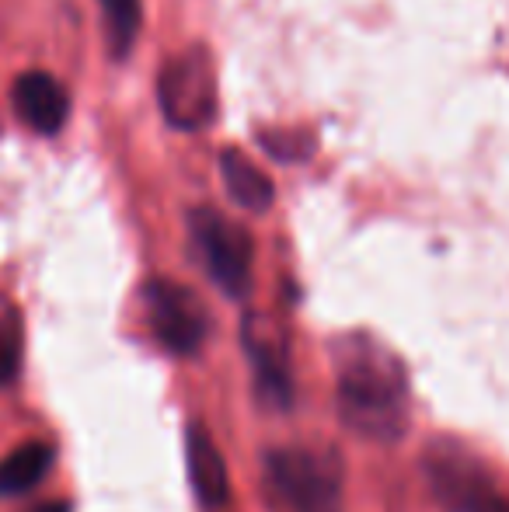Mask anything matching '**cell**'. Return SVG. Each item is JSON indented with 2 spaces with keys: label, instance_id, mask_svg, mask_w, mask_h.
<instances>
[{
  "label": "cell",
  "instance_id": "14",
  "mask_svg": "<svg viewBox=\"0 0 509 512\" xmlns=\"http://www.w3.org/2000/svg\"><path fill=\"white\" fill-rule=\"evenodd\" d=\"M32 512H70L67 502H42V506H35Z\"/></svg>",
  "mask_w": 509,
  "mask_h": 512
},
{
  "label": "cell",
  "instance_id": "9",
  "mask_svg": "<svg viewBox=\"0 0 509 512\" xmlns=\"http://www.w3.org/2000/svg\"><path fill=\"white\" fill-rule=\"evenodd\" d=\"M217 168H220V175H224L227 196H231L238 206H245L248 213H265V209L272 206V199H276L272 182L255 168L252 161H248L245 154H241L238 147L220 150Z\"/></svg>",
  "mask_w": 509,
  "mask_h": 512
},
{
  "label": "cell",
  "instance_id": "4",
  "mask_svg": "<svg viewBox=\"0 0 509 512\" xmlns=\"http://www.w3.org/2000/svg\"><path fill=\"white\" fill-rule=\"evenodd\" d=\"M426 478L447 512H509V499L489 478L482 460L454 443H436L426 453Z\"/></svg>",
  "mask_w": 509,
  "mask_h": 512
},
{
  "label": "cell",
  "instance_id": "13",
  "mask_svg": "<svg viewBox=\"0 0 509 512\" xmlns=\"http://www.w3.org/2000/svg\"><path fill=\"white\" fill-rule=\"evenodd\" d=\"M18 366H21V328H18V317L7 314L0 317V387L18 377Z\"/></svg>",
  "mask_w": 509,
  "mask_h": 512
},
{
  "label": "cell",
  "instance_id": "2",
  "mask_svg": "<svg viewBox=\"0 0 509 512\" xmlns=\"http://www.w3.org/2000/svg\"><path fill=\"white\" fill-rule=\"evenodd\" d=\"M265 478L290 512H342V467L335 453L279 446L265 453Z\"/></svg>",
  "mask_w": 509,
  "mask_h": 512
},
{
  "label": "cell",
  "instance_id": "11",
  "mask_svg": "<svg viewBox=\"0 0 509 512\" xmlns=\"http://www.w3.org/2000/svg\"><path fill=\"white\" fill-rule=\"evenodd\" d=\"M245 349L255 363V377H258V391L272 401L276 408L290 405V373H286L283 352L276 349L272 342H262L252 328H245Z\"/></svg>",
  "mask_w": 509,
  "mask_h": 512
},
{
  "label": "cell",
  "instance_id": "5",
  "mask_svg": "<svg viewBox=\"0 0 509 512\" xmlns=\"http://www.w3.org/2000/svg\"><path fill=\"white\" fill-rule=\"evenodd\" d=\"M189 227L213 283L231 300H245L252 290V237L248 230L217 209H192Z\"/></svg>",
  "mask_w": 509,
  "mask_h": 512
},
{
  "label": "cell",
  "instance_id": "12",
  "mask_svg": "<svg viewBox=\"0 0 509 512\" xmlns=\"http://www.w3.org/2000/svg\"><path fill=\"white\" fill-rule=\"evenodd\" d=\"M105 21V42L116 60H126L140 39L143 25V0H98Z\"/></svg>",
  "mask_w": 509,
  "mask_h": 512
},
{
  "label": "cell",
  "instance_id": "7",
  "mask_svg": "<svg viewBox=\"0 0 509 512\" xmlns=\"http://www.w3.org/2000/svg\"><path fill=\"white\" fill-rule=\"evenodd\" d=\"M11 105H14V115L39 136H56L70 115L67 91H63V84L56 81L53 74H46V70H28V74H21L11 88Z\"/></svg>",
  "mask_w": 509,
  "mask_h": 512
},
{
  "label": "cell",
  "instance_id": "3",
  "mask_svg": "<svg viewBox=\"0 0 509 512\" xmlns=\"http://www.w3.org/2000/svg\"><path fill=\"white\" fill-rule=\"evenodd\" d=\"M157 105H161L164 119L182 133L206 129L217 119V67L203 46H189L164 60L161 74H157Z\"/></svg>",
  "mask_w": 509,
  "mask_h": 512
},
{
  "label": "cell",
  "instance_id": "6",
  "mask_svg": "<svg viewBox=\"0 0 509 512\" xmlns=\"http://www.w3.org/2000/svg\"><path fill=\"white\" fill-rule=\"evenodd\" d=\"M143 304L154 338L175 356H196L210 331L203 300L192 290H185L175 279H150L143 286Z\"/></svg>",
  "mask_w": 509,
  "mask_h": 512
},
{
  "label": "cell",
  "instance_id": "1",
  "mask_svg": "<svg viewBox=\"0 0 509 512\" xmlns=\"http://www.w3.org/2000/svg\"><path fill=\"white\" fill-rule=\"evenodd\" d=\"M335 405L356 436L394 443L412 422V391L401 359L370 335L335 345Z\"/></svg>",
  "mask_w": 509,
  "mask_h": 512
},
{
  "label": "cell",
  "instance_id": "10",
  "mask_svg": "<svg viewBox=\"0 0 509 512\" xmlns=\"http://www.w3.org/2000/svg\"><path fill=\"white\" fill-rule=\"evenodd\" d=\"M53 467V446L25 443L0 460V495H25L39 485Z\"/></svg>",
  "mask_w": 509,
  "mask_h": 512
},
{
  "label": "cell",
  "instance_id": "8",
  "mask_svg": "<svg viewBox=\"0 0 509 512\" xmlns=\"http://www.w3.org/2000/svg\"><path fill=\"white\" fill-rule=\"evenodd\" d=\"M185 453H189V478L196 488V499L206 509H220L231 499V478H227L224 453L217 450V443L210 439V432L203 425H189L185 436Z\"/></svg>",
  "mask_w": 509,
  "mask_h": 512
}]
</instances>
